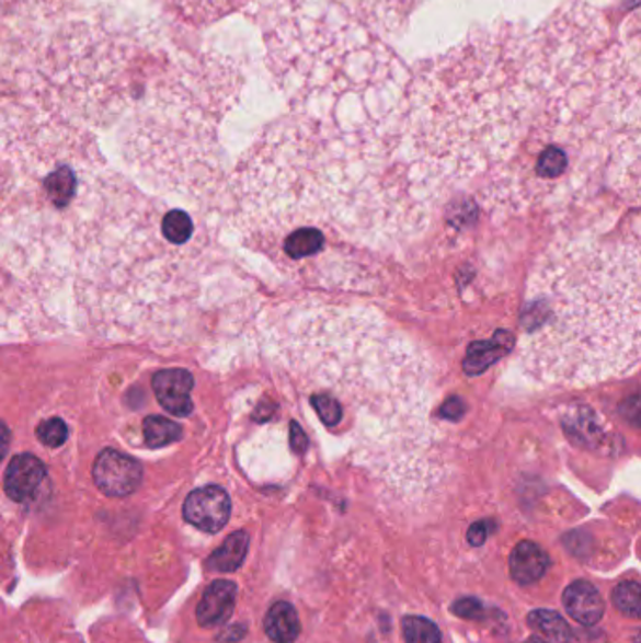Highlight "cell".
Segmentation results:
<instances>
[{"label": "cell", "instance_id": "1", "mask_svg": "<svg viewBox=\"0 0 641 643\" xmlns=\"http://www.w3.org/2000/svg\"><path fill=\"white\" fill-rule=\"evenodd\" d=\"M523 369L542 384L583 386L640 359L638 239L580 238L536 262L523 307Z\"/></svg>", "mask_w": 641, "mask_h": 643}, {"label": "cell", "instance_id": "2", "mask_svg": "<svg viewBox=\"0 0 641 643\" xmlns=\"http://www.w3.org/2000/svg\"><path fill=\"white\" fill-rule=\"evenodd\" d=\"M94 484L107 497H128L138 490L144 469L136 459L117 450H104L93 464Z\"/></svg>", "mask_w": 641, "mask_h": 643}, {"label": "cell", "instance_id": "3", "mask_svg": "<svg viewBox=\"0 0 641 643\" xmlns=\"http://www.w3.org/2000/svg\"><path fill=\"white\" fill-rule=\"evenodd\" d=\"M232 514V501L219 485H205L192 491L183 504V518L199 531H222Z\"/></svg>", "mask_w": 641, "mask_h": 643}, {"label": "cell", "instance_id": "4", "mask_svg": "<svg viewBox=\"0 0 641 643\" xmlns=\"http://www.w3.org/2000/svg\"><path fill=\"white\" fill-rule=\"evenodd\" d=\"M194 377L185 369H162L152 377V390L162 409L172 412L173 416H191L194 411L191 392Z\"/></svg>", "mask_w": 641, "mask_h": 643}, {"label": "cell", "instance_id": "5", "mask_svg": "<svg viewBox=\"0 0 641 643\" xmlns=\"http://www.w3.org/2000/svg\"><path fill=\"white\" fill-rule=\"evenodd\" d=\"M423 0H341L344 8L375 27L396 28L409 20Z\"/></svg>", "mask_w": 641, "mask_h": 643}, {"label": "cell", "instance_id": "6", "mask_svg": "<svg viewBox=\"0 0 641 643\" xmlns=\"http://www.w3.org/2000/svg\"><path fill=\"white\" fill-rule=\"evenodd\" d=\"M46 476V464L41 459L33 453H20L8 464L4 491L15 503H28L36 497Z\"/></svg>", "mask_w": 641, "mask_h": 643}, {"label": "cell", "instance_id": "7", "mask_svg": "<svg viewBox=\"0 0 641 643\" xmlns=\"http://www.w3.org/2000/svg\"><path fill=\"white\" fill-rule=\"evenodd\" d=\"M236 600H238V585L228 579L213 582L202 595L198 610H196L199 627L209 629V627L226 623L232 617Z\"/></svg>", "mask_w": 641, "mask_h": 643}, {"label": "cell", "instance_id": "8", "mask_svg": "<svg viewBox=\"0 0 641 643\" xmlns=\"http://www.w3.org/2000/svg\"><path fill=\"white\" fill-rule=\"evenodd\" d=\"M243 2L245 0H164L165 8L175 18L194 27H204L232 14Z\"/></svg>", "mask_w": 641, "mask_h": 643}, {"label": "cell", "instance_id": "9", "mask_svg": "<svg viewBox=\"0 0 641 643\" xmlns=\"http://www.w3.org/2000/svg\"><path fill=\"white\" fill-rule=\"evenodd\" d=\"M562 604L566 608V613L585 627L598 623L606 610L600 593L588 582H574L569 585V589L562 595Z\"/></svg>", "mask_w": 641, "mask_h": 643}, {"label": "cell", "instance_id": "10", "mask_svg": "<svg viewBox=\"0 0 641 643\" xmlns=\"http://www.w3.org/2000/svg\"><path fill=\"white\" fill-rule=\"evenodd\" d=\"M549 566L548 553L540 546L523 540L510 555V572L519 585L536 584Z\"/></svg>", "mask_w": 641, "mask_h": 643}, {"label": "cell", "instance_id": "11", "mask_svg": "<svg viewBox=\"0 0 641 643\" xmlns=\"http://www.w3.org/2000/svg\"><path fill=\"white\" fill-rule=\"evenodd\" d=\"M265 634L275 643H294L298 640L301 623L296 608L288 602L273 604L264 621Z\"/></svg>", "mask_w": 641, "mask_h": 643}, {"label": "cell", "instance_id": "12", "mask_svg": "<svg viewBox=\"0 0 641 643\" xmlns=\"http://www.w3.org/2000/svg\"><path fill=\"white\" fill-rule=\"evenodd\" d=\"M514 343H516V338L512 337L510 333L499 332L493 341H483V343L470 346L469 354L465 358V371L469 375L485 371L491 364H495L496 359L512 351Z\"/></svg>", "mask_w": 641, "mask_h": 643}, {"label": "cell", "instance_id": "13", "mask_svg": "<svg viewBox=\"0 0 641 643\" xmlns=\"http://www.w3.org/2000/svg\"><path fill=\"white\" fill-rule=\"evenodd\" d=\"M247 551H249V535L245 531L233 532L226 538L225 544L220 546L219 550L213 551L205 566L213 572L238 571L245 561Z\"/></svg>", "mask_w": 641, "mask_h": 643}, {"label": "cell", "instance_id": "14", "mask_svg": "<svg viewBox=\"0 0 641 643\" xmlns=\"http://www.w3.org/2000/svg\"><path fill=\"white\" fill-rule=\"evenodd\" d=\"M324 243V233L317 228H298L296 232L286 236L285 252L291 260L311 259L322 251Z\"/></svg>", "mask_w": 641, "mask_h": 643}, {"label": "cell", "instance_id": "15", "mask_svg": "<svg viewBox=\"0 0 641 643\" xmlns=\"http://www.w3.org/2000/svg\"><path fill=\"white\" fill-rule=\"evenodd\" d=\"M529 624L538 634H542L551 643L569 642L570 632H572L566 619L559 616L557 611L551 610L530 611Z\"/></svg>", "mask_w": 641, "mask_h": 643}, {"label": "cell", "instance_id": "16", "mask_svg": "<svg viewBox=\"0 0 641 643\" xmlns=\"http://www.w3.org/2000/svg\"><path fill=\"white\" fill-rule=\"evenodd\" d=\"M144 437H146L147 446L164 448V446L181 440L183 429H181V425L164 418V416H149L144 422Z\"/></svg>", "mask_w": 641, "mask_h": 643}, {"label": "cell", "instance_id": "17", "mask_svg": "<svg viewBox=\"0 0 641 643\" xmlns=\"http://www.w3.org/2000/svg\"><path fill=\"white\" fill-rule=\"evenodd\" d=\"M403 632L407 643H443L437 624L425 617H404Z\"/></svg>", "mask_w": 641, "mask_h": 643}, {"label": "cell", "instance_id": "18", "mask_svg": "<svg viewBox=\"0 0 641 643\" xmlns=\"http://www.w3.org/2000/svg\"><path fill=\"white\" fill-rule=\"evenodd\" d=\"M162 232L173 245H183L192 238L194 225H192L191 217L186 213L173 209L162 220Z\"/></svg>", "mask_w": 641, "mask_h": 643}, {"label": "cell", "instance_id": "19", "mask_svg": "<svg viewBox=\"0 0 641 643\" xmlns=\"http://www.w3.org/2000/svg\"><path fill=\"white\" fill-rule=\"evenodd\" d=\"M640 584L630 579V582H622L617 585L614 590V604L617 610L625 613V616L638 619L641 616L640 606Z\"/></svg>", "mask_w": 641, "mask_h": 643}, {"label": "cell", "instance_id": "20", "mask_svg": "<svg viewBox=\"0 0 641 643\" xmlns=\"http://www.w3.org/2000/svg\"><path fill=\"white\" fill-rule=\"evenodd\" d=\"M36 437L42 445L49 448H59L65 445L68 438V427L60 418H49L42 422L41 427L36 429Z\"/></svg>", "mask_w": 641, "mask_h": 643}, {"label": "cell", "instance_id": "21", "mask_svg": "<svg viewBox=\"0 0 641 643\" xmlns=\"http://www.w3.org/2000/svg\"><path fill=\"white\" fill-rule=\"evenodd\" d=\"M311 405L317 411L318 418L328 427H337L339 422L343 420V409L337 399L330 395H312Z\"/></svg>", "mask_w": 641, "mask_h": 643}, {"label": "cell", "instance_id": "22", "mask_svg": "<svg viewBox=\"0 0 641 643\" xmlns=\"http://www.w3.org/2000/svg\"><path fill=\"white\" fill-rule=\"evenodd\" d=\"M569 643H608V640L602 630L580 629L570 632Z\"/></svg>", "mask_w": 641, "mask_h": 643}, {"label": "cell", "instance_id": "23", "mask_svg": "<svg viewBox=\"0 0 641 643\" xmlns=\"http://www.w3.org/2000/svg\"><path fill=\"white\" fill-rule=\"evenodd\" d=\"M480 610H482V604L474 598H463L454 606V611L459 617H480Z\"/></svg>", "mask_w": 641, "mask_h": 643}, {"label": "cell", "instance_id": "24", "mask_svg": "<svg viewBox=\"0 0 641 643\" xmlns=\"http://www.w3.org/2000/svg\"><path fill=\"white\" fill-rule=\"evenodd\" d=\"M467 537H469L470 544L482 546L490 537V525L485 524V521H478V524L470 527Z\"/></svg>", "mask_w": 641, "mask_h": 643}, {"label": "cell", "instance_id": "25", "mask_svg": "<svg viewBox=\"0 0 641 643\" xmlns=\"http://www.w3.org/2000/svg\"><path fill=\"white\" fill-rule=\"evenodd\" d=\"M291 448L298 453H304L309 448V440H307L305 433L301 432V427H298V425H291Z\"/></svg>", "mask_w": 641, "mask_h": 643}, {"label": "cell", "instance_id": "26", "mask_svg": "<svg viewBox=\"0 0 641 643\" xmlns=\"http://www.w3.org/2000/svg\"><path fill=\"white\" fill-rule=\"evenodd\" d=\"M10 443H12V433L8 429L7 424L0 422V461L7 456Z\"/></svg>", "mask_w": 641, "mask_h": 643}, {"label": "cell", "instance_id": "27", "mask_svg": "<svg viewBox=\"0 0 641 643\" xmlns=\"http://www.w3.org/2000/svg\"><path fill=\"white\" fill-rule=\"evenodd\" d=\"M444 416L448 418L457 420L461 416V401L459 399H450L446 406H444Z\"/></svg>", "mask_w": 641, "mask_h": 643}, {"label": "cell", "instance_id": "28", "mask_svg": "<svg viewBox=\"0 0 641 643\" xmlns=\"http://www.w3.org/2000/svg\"><path fill=\"white\" fill-rule=\"evenodd\" d=\"M527 643H546V642H543V640H540V638H529V640H527Z\"/></svg>", "mask_w": 641, "mask_h": 643}]
</instances>
